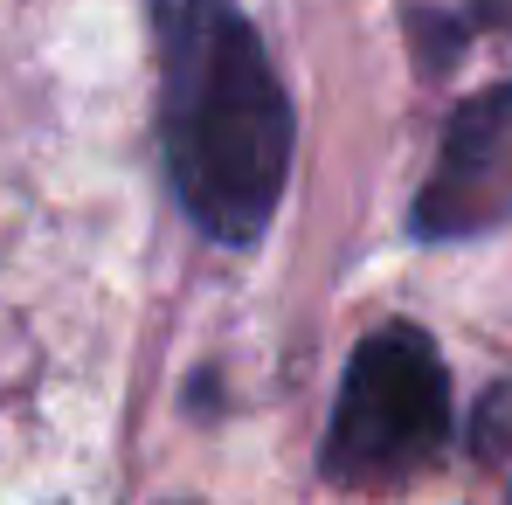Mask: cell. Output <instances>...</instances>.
<instances>
[{"mask_svg": "<svg viewBox=\"0 0 512 505\" xmlns=\"http://www.w3.org/2000/svg\"><path fill=\"white\" fill-rule=\"evenodd\" d=\"M160 160L194 229L215 243H256L291 187L298 118L256 21L236 0H160Z\"/></svg>", "mask_w": 512, "mask_h": 505, "instance_id": "6da1fadb", "label": "cell"}, {"mask_svg": "<svg viewBox=\"0 0 512 505\" xmlns=\"http://www.w3.org/2000/svg\"><path fill=\"white\" fill-rule=\"evenodd\" d=\"M450 422H457L450 367H443L436 339L409 319H388L346 360L319 464L340 485H395L443 457Z\"/></svg>", "mask_w": 512, "mask_h": 505, "instance_id": "7a4b0ae2", "label": "cell"}, {"mask_svg": "<svg viewBox=\"0 0 512 505\" xmlns=\"http://www.w3.org/2000/svg\"><path fill=\"white\" fill-rule=\"evenodd\" d=\"M409 222L423 243L492 236L512 222V77L457 104Z\"/></svg>", "mask_w": 512, "mask_h": 505, "instance_id": "3957f363", "label": "cell"}, {"mask_svg": "<svg viewBox=\"0 0 512 505\" xmlns=\"http://www.w3.org/2000/svg\"><path fill=\"white\" fill-rule=\"evenodd\" d=\"M471 28H512V0H471Z\"/></svg>", "mask_w": 512, "mask_h": 505, "instance_id": "277c9868", "label": "cell"}]
</instances>
